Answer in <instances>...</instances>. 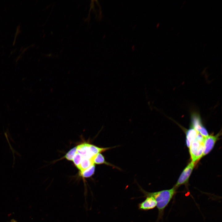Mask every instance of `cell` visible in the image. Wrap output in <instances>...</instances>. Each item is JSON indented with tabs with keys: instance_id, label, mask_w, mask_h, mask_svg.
Here are the masks:
<instances>
[{
	"instance_id": "cell-10",
	"label": "cell",
	"mask_w": 222,
	"mask_h": 222,
	"mask_svg": "<svg viewBox=\"0 0 222 222\" xmlns=\"http://www.w3.org/2000/svg\"><path fill=\"white\" fill-rule=\"evenodd\" d=\"M88 148L90 154L93 157L98 153H101L110 149L111 147H100L89 143Z\"/></svg>"
},
{
	"instance_id": "cell-13",
	"label": "cell",
	"mask_w": 222,
	"mask_h": 222,
	"mask_svg": "<svg viewBox=\"0 0 222 222\" xmlns=\"http://www.w3.org/2000/svg\"><path fill=\"white\" fill-rule=\"evenodd\" d=\"M77 152L76 146L69 150L61 159L65 158L68 161H72L73 157Z\"/></svg>"
},
{
	"instance_id": "cell-3",
	"label": "cell",
	"mask_w": 222,
	"mask_h": 222,
	"mask_svg": "<svg viewBox=\"0 0 222 222\" xmlns=\"http://www.w3.org/2000/svg\"><path fill=\"white\" fill-rule=\"evenodd\" d=\"M191 127L193 128L204 137L208 136V131L203 125L199 113L192 112L191 114Z\"/></svg>"
},
{
	"instance_id": "cell-12",
	"label": "cell",
	"mask_w": 222,
	"mask_h": 222,
	"mask_svg": "<svg viewBox=\"0 0 222 222\" xmlns=\"http://www.w3.org/2000/svg\"><path fill=\"white\" fill-rule=\"evenodd\" d=\"M95 169V164H94L84 171H79V175L83 179L90 178L94 174Z\"/></svg>"
},
{
	"instance_id": "cell-11",
	"label": "cell",
	"mask_w": 222,
	"mask_h": 222,
	"mask_svg": "<svg viewBox=\"0 0 222 222\" xmlns=\"http://www.w3.org/2000/svg\"><path fill=\"white\" fill-rule=\"evenodd\" d=\"M94 163L92 158L82 157L80 163L77 168L79 170V172H81L89 168Z\"/></svg>"
},
{
	"instance_id": "cell-5",
	"label": "cell",
	"mask_w": 222,
	"mask_h": 222,
	"mask_svg": "<svg viewBox=\"0 0 222 222\" xmlns=\"http://www.w3.org/2000/svg\"><path fill=\"white\" fill-rule=\"evenodd\" d=\"M219 134L216 135H208L204 138V150L202 157L208 154L212 149L218 138Z\"/></svg>"
},
{
	"instance_id": "cell-9",
	"label": "cell",
	"mask_w": 222,
	"mask_h": 222,
	"mask_svg": "<svg viewBox=\"0 0 222 222\" xmlns=\"http://www.w3.org/2000/svg\"><path fill=\"white\" fill-rule=\"evenodd\" d=\"M198 132L193 128L191 127L186 132V144L189 148L191 142L195 138Z\"/></svg>"
},
{
	"instance_id": "cell-7",
	"label": "cell",
	"mask_w": 222,
	"mask_h": 222,
	"mask_svg": "<svg viewBox=\"0 0 222 222\" xmlns=\"http://www.w3.org/2000/svg\"><path fill=\"white\" fill-rule=\"evenodd\" d=\"M89 143L84 142L77 146V152L83 158H91L93 157L90 154L88 148Z\"/></svg>"
},
{
	"instance_id": "cell-6",
	"label": "cell",
	"mask_w": 222,
	"mask_h": 222,
	"mask_svg": "<svg viewBox=\"0 0 222 222\" xmlns=\"http://www.w3.org/2000/svg\"><path fill=\"white\" fill-rule=\"evenodd\" d=\"M146 197L144 201L138 204V206L139 210L146 211L153 209L156 207V202L153 197L151 196Z\"/></svg>"
},
{
	"instance_id": "cell-4",
	"label": "cell",
	"mask_w": 222,
	"mask_h": 222,
	"mask_svg": "<svg viewBox=\"0 0 222 222\" xmlns=\"http://www.w3.org/2000/svg\"><path fill=\"white\" fill-rule=\"evenodd\" d=\"M195 166V163L191 161L183 171L176 183L174 186L177 189L180 186L188 183L189 177Z\"/></svg>"
},
{
	"instance_id": "cell-2",
	"label": "cell",
	"mask_w": 222,
	"mask_h": 222,
	"mask_svg": "<svg viewBox=\"0 0 222 222\" xmlns=\"http://www.w3.org/2000/svg\"><path fill=\"white\" fill-rule=\"evenodd\" d=\"M204 137L198 133L190 144L189 147L190 153L192 161L194 163L202 157L204 150Z\"/></svg>"
},
{
	"instance_id": "cell-8",
	"label": "cell",
	"mask_w": 222,
	"mask_h": 222,
	"mask_svg": "<svg viewBox=\"0 0 222 222\" xmlns=\"http://www.w3.org/2000/svg\"><path fill=\"white\" fill-rule=\"evenodd\" d=\"M91 158L93 163L95 164H105L113 167H116L118 169H119V168L113 164L106 161L104 156L101 153L97 154L93 156Z\"/></svg>"
},
{
	"instance_id": "cell-1",
	"label": "cell",
	"mask_w": 222,
	"mask_h": 222,
	"mask_svg": "<svg viewBox=\"0 0 222 222\" xmlns=\"http://www.w3.org/2000/svg\"><path fill=\"white\" fill-rule=\"evenodd\" d=\"M139 190L144 194L143 196H151L156 201V207L158 210L157 222L162 219L165 208L176 193L177 189L174 186L167 190H163L154 192H149L145 191L139 185Z\"/></svg>"
},
{
	"instance_id": "cell-14",
	"label": "cell",
	"mask_w": 222,
	"mask_h": 222,
	"mask_svg": "<svg viewBox=\"0 0 222 222\" xmlns=\"http://www.w3.org/2000/svg\"><path fill=\"white\" fill-rule=\"evenodd\" d=\"M82 156L76 152L73 158L72 161L74 165L78 168L82 159Z\"/></svg>"
},
{
	"instance_id": "cell-15",
	"label": "cell",
	"mask_w": 222,
	"mask_h": 222,
	"mask_svg": "<svg viewBox=\"0 0 222 222\" xmlns=\"http://www.w3.org/2000/svg\"><path fill=\"white\" fill-rule=\"evenodd\" d=\"M10 222H17V221L14 220H12Z\"/></svg>"
}]
</instances>
